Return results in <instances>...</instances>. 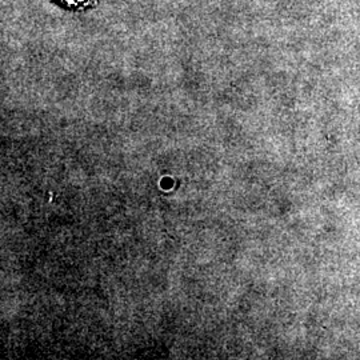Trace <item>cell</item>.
<instances>
[{
	"label": "cell",
	"instance_id": "cell-1",
	"mask_svg": "<svg viewBox=\"0 0 360 360\" xmlns=\"http://www.w3.org/2000/svg\"><path fill=\"white\" fill-rule=\"evenodd\" d=\"M51 1L65 10L75 11V13L92 10L99 3V0H51Z\"/></svg>",
	"mask_w": 360,
	"mask_h": 360
}]
</instances>
